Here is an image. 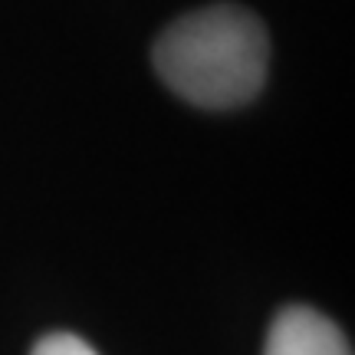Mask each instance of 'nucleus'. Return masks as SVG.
<instances>
[{"mask_svg": "<svg viewBox=\"0 0 355 355\" xmlns=\"http://www.w3.org/2000/svg\"><path fill=\"white\" fill-rule=\"evenodd\" d=\"M266 30L247 7L217 3L181 17L155 43V73L201 109L250 102L266 79Z\"/></svg>", "mask_w": 355, "mask_h": 355, "instance_id": "1", "label": "nucleus"}, {"mask_svg": "<svg viewBox=\"0 0 355 355\" xmlns=\"http://www.w3.org/2000/svg\"><path fill=\"white\" fill-rule=\"evenodd\" d=\"M263 355H352L343 329L309 306H286L266 336Z\"/></svg>", "mask_w": 355, "mask_h": 355, "instance_id": "2", "label": "nucleus"}, {"mask_svg": "<svg viewBox=\"0 0 355 355\" xmlns=\"http://www.w3.org/2000/svg\"><path fill=\"white\" fill-rule=\"evenodd\" d=\"M33 355H99L86 339H79L73 332H53L46 339H40Z\"/></svg>", "mask_w": 355, "mask_h": 355, "instance_id": "3", "label": "nucleus"}]
</instances>
